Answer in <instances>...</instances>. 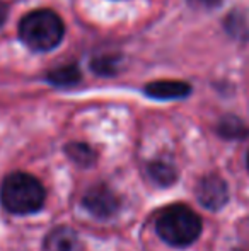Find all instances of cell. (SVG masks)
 <instances>
[{"label":"cell","instance_id":"obj_9","mask_svg":"<svg viewBox=\"0 0 249 251\" xmlns=\"http://www.w3.org/2000/svg\"><path fill=\"white\" fill-rule=\"evenodd\" d=\"M46 80L53 86L67 87V86H75L80 80V70L77 65H63L58 69L51 70L46 75Z\"/></svg>","mask_w":249,"mask_h":251},{"label":"cell","instance_id":"obj_1","mask_svg":"<svg viewBox=\"0 0 249 251\" xmlns=\"http://www.w3.org/2000/svg\"><path fill=\"white\" fill-rule=\"evenodd\" d=\"M45 199L46 193L41 181L27 173H12L0 186V201L10 214H34L43 208Z\"/></svg>","mask_w":249,"mask_h":251},{"label":"cell","instance_id":"obj_15","mask_svg":"<svg viewBox=\"0 0 249 251\" xmlns=\"http://www.w3.org/2000/svg\"><path fill=\"white\" fill-rule=\"evenodd\" d=\"M248 169H249V152H248Z\"/></svg>","mask_w":249,"mask_h":251},{"label":"cell","instance_id":"obj_13","mask_svg":"<svg viewBox=\"0 0 249 251\" xmlns=\"http://www.w3.org/2000/svg\"><path fill=\"white\" fill-rule=\"evenodd\" d=\"M196 7H203V9H213V7L220 5V0H191Z\"/></svg>","mask_w":249,"mask_h":251},{"label":"cell","instance_id":"obj_4","mask_svg":"<svg viewBox=\"0 0 249 251\" xmlns=\"http://www.w3.org/2000/svg\"><path fill=\"white\" fill-rule=\"evenodd\" d=\"M82 203L94 217L97 219H110L120 208V200L111 192L106 185H96L86 192Z\"/></svg>","mask_w":249,"mask_h":251},{"label":"cell","instance_id":"obj_8","mask_svg":"<svg viewBox=\"0 0 249 251\" xmlns=\"http://www.w3.org/2000/svg\"><path fill=\"white\" fill-rule=\"evenodd\" d=\"M149 176L159 186H171L178 179V171L173 164L162 161H156L149 166Z\"/></svg>","mask_w":249,"mask_h":251},{"label":"cell","instance_id":"obj_7","mask_svg":"<svg viewBox=\"0 0 249 251\" xmlns=\"http://www.w3.org/2000/svg\"><path fill=\"white\" fill-rule=\"evenodd\" d=\"M191 93V87L181 80H156L145 86V94L154 100H181Z\"/></svg>","mask_w":249,"mask_h":251},{"label":"cell","instance_id":"obj_10","mask_svg":"<svg viewBox=\"0 0 249 251\" xmlns=\"http://www.w3.org/2000/svg\"><path fill=\"white\" fill-rule=\"evenodd\" d=\"M65 152L68 154V157L72 159L73 162L84 166V168L92 166L94 162H96V152L91 149L87 144H79V142L68 144V146L65 147Z\"/></svg>","mask_w":249,"mask_h":251},{"label":"cell","instance_id":"obj_2","mask_svg":"<svg viewBox=\"0 0 249 251\" xmlns=\"http://www.w3.org/2000/svg\"><path fill=\"white\" fill-rule=\"evenodd\" d=\"M65 26L57 12L38 9L26 14L19 23V38L34 51H50L62 43Z\"/></svg>","mask_w":249,"mask_h":251},{"label":"cell","instance_id":"obj_3","mask_svg":"<svg viewBox=\"0 0 249 251\" xmlns=\"http://www.w3.org/2000/svg\"><path fill=\"white\" fill-rule=\"evenodd\" d=\"M156 229L164 243L176 248L189 246L202 234V219L188 205H171L157 217Z\"/></svg>","mask_w":249,"mask_h":251},{"label":"cell","instance_id":"obj_12","mask_svg":"<svg viewBox=\"0 0 249 251\" xmlns=\"http://www.w3.org/2000/svg\"><path fill=\"white\" fill-rule=\"evenodd\" d=\"M92 69L94 72L101 74V75H111V74L116 72L114 58H111V56H99V58L92 62Z\"/></svg>","mask_w":249,"mask_h":251},{"label":"cell","instance_id":"obj_14","mask_svg":"<svg viewBox=\"0 0 249 251\" xmlns=\"http://www.w3.org/2000/svg\"><path fill=\"white\" fill-rule=\"evenodd\" d=\"M7 12H9V9H7V5L5 3L0 0V27H2V24L5 23V19H7Z\"/></svg>","mask_w":249,"mask_h":251},{"label":"cell","instance_id":"obj_11","mask_svg":"<svg viewBox=\"0 0 249 251\" xmlns=\"http://www.w3.org/2000/svg\"><path fill=\"white\" fill-rule=\"evenodd\" d=\"M219 132L220 135L227 137V139H241L246 135L248 130L237 118H226L220 122Z\"/></svg>","mask_w":249,"mask_h":251},{"label":"cell","instance_id":"obj_6","mask_svg":"<svg viewBox=\"0 0 249 251\" xmlns=\"http://www.w3.org/2000/svg\"><path fill=\"white\" fill-rule=\"evenodd\" d=\"M45 251H82V243L73 229L60 226L45 238Z\"/></svg>","mask_w":249,"mask_h":251},{"label":"cell","instance_id":"obj_5","mask_svg":"<svg viewBox=\"0 0 249 251\" xmlns=\"http://www.w3.org/2000/svg\"><path fill=\"white\" fill-rule=\"evenodd\" d=\"M196 197L205 208L220 210L229 200V188L224 179H220L215 175H210L200 179L198 186H196Z\"/></svg>","mask_w":249,"mask_h":251}]
</instances>
